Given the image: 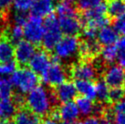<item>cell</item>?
<instances>
[{"mask_svg":"<svg viewBox=\"0 0 125 124\" xmlns=\"http://www.w3.org/2000/svg\"><path fill=\"white\" fill-rule=\"evenodd\" d=\"M3 36H5L13 45L14 44L17 45L18 42L22 40V38L24 37L23 27L18 26V25H13L9 28H4Z\"/></svg>","mask_w":125,"mask_h":124,"instance_id":"cell-22","label":"cell"},{"mask_svg":"<svg viewBox=\"0 0 125 124\" xmlns=\"http://www.w3.org/2000/svg\"><path fill=\"white\" fill-rule=\"evenodd\" d=\"M70 74L76 80L92 81L97 79L98 70L91 61L81 60L70 67Z\"/></svg>","mask_w":125,"mask_h":124,"instance_id":"cell-7","label":"cell"},{"mask_svg":"<svg viewBox=\"0 0 125 124\" xmlns=\"http://www.w3.org/2000/svg\"><path fill=\"white\" fill-rule=\"evenodd\" d=\"M80 39L77 36H66L54 48L55 58L58 60H69L80 54Z\"/></svg>","mask_w":125,"mask_h":124,"instance_id":"cell-4","label":"cell"},{"mask_svg":"<svg viewBox=\"0 0 125 124\" xmlns=\"http://www.w3.org/2000/svg\"><path fill=\"white\" fill-rule=\"evenodd\" d=\"M25 101L28 110L40 118L50 115L56 109L53 107L58 103L54 92L41 86H38L28 93Z\"/></svg>","mask_w":125,"mask_h":124,"instance_id":"cell-1","label":"cell"},{"mask_svg":"<svg viewBox=\"0 0 125 124\" xmlns=\"http://www.w3.org/2000/svg\"><path fill=\"white\" fill-rule=\"evenodd\" d=\"M125 78V70L120 65H111L105 69L103 73L104 82L111 89L120 88L123 85Z\"/></svg>","mask_w":125,"mask_h":124,"instance_id":"cell-10","label":"cell"},{"mask_svg":"<svg viewBox=\"0 0 125 124\" xmlns=\"http://www.w3.org/2000/svg\"><path fill=\"white\" fill-rule=\"evenodd\" d=\"M15 124H41V118L23 106L15 115Z\"/></svg>","mask_w":125,"mask_h":124,"instance_id":"cell-15","label":"cell"},{"mask_svg":"<svg viewBox=\"0 0 125 124\" xmlns=\"http://www.w3.org/2000/svg\"><path fill=\"white\" fill-rule=\"evenodd\" d=\"M57 13L58 16H62V15L73 14L78 12L77 6L73 4L72 0H60L58 5H57Z\"/></svg>","mask_w":125,"mask_h":124,"instance_id":"cell-27","label":"cell"},{"mask_svg":"<svg viewBox=\"0 0 125 124\" xmlns=\"http://www.w3.org/2000/svg\"><path fill=\"white\" fill-rule=\"evenodd\" d=\"M117 48H118V49H122V48H125V37H122L120 39H118V41H117Z\"/></svg>","mask_w":125,"mask_h":124,"instance_id":"cell-37","label":"cell"},{"mask_svg":"<svg viewBox=\"0 0 125 124\" xmlns=\"http://www.w3.org/2000/svg\"><path fill=\"white\" fill-rule=\"evenodd\" d=\"M42 80L50 87H57L62 84L67 79V72L59 60L54 58L48 69L41 75Z\"/></svg>","mask_w":125,"mask_h":124,"instance_id":"cell-5","label":"cell"},{"mask_svg":"<svg viewBox=\"0 0 125 124\" xmlns=\"http://www.w3.org/2000/svg\"><path fill=\"white\" fill-rule=\"evenodd\" d=\"M96 87V99L101 103H104L109 101V94H110V89L104 80L99 79L95 84Z\"/></svg>","mask_w":125,"mask_h":124,"instance_id":"cell-26","label":"cell"},{"mask_svg":"<svg viewBox=\"0 0 125 124\" xmlns=\"http://www.w3.org/2000/svg\"><path fill=\"white\" fill-rule=\"evenodd\" d=\"M0 124H15V122H13L10 120H7V121H4L3 122H1Z\"/></svg>","mask_w":125,"mask_h":124,"instance_id":"cell-39","label":"cell"},{"mask_svg":"<svg viewBox=\"0 0 125 124\" xmlns=\"http://www.w3.org/2000/svg\"><path fill=\"white\" fill-rule=\"evenodd\" d=\"M28 16L24 12H17L14 15V25L23 27L28 20Z\"/></svg>","mask_w":125,"mask_h":124,"instance_id":"cell-33","label":"cell"},{"mask_svg":"<svg viewBox=\"0 0 125 124\" xmlns=\"http://www.w3.org/2000/svg\"><path fill=\"white\" fill-rule=\"evenodd\" d=\"M80 124H100V121L95 116H90V117L84 119Z\"/></svg>","mask_w":125,"mask_h":124,"instance_id":"cell-35","label":"cell"},{"mask_svg":"<svg viewBox=\"0 0 125 124\" xmlns=\"http://www.w3.org/2000/svg\"><path fill=\"white\" fill-rule=\"evenodd\" d=\"M44 34L42 38V47L46 51H51L61 39L62 32L58 18L53 14L49 15L43 21Z\"/></svg>","mask_w":125,"mask_h":124,"instance_id":"cell-3","label":"cell"},{"mask_svg":"<svg viewBox=\"0 0 125 124\" xmlns=\"http://www.w3.org/2000/svg\"><path fill=\"white\" fill-rule=\"evenodd\" d=\"M3 30H0V39H1V38H2V33H3Z\"/></svg>","mask_w":125,"mask_h":124,"instance_id":"cell-41","label":"cell"},{"mask_svg":"<svg viewBox=\"0 0 125 124\" xmlns=\"http://www.w3.org/2000/svg\"><path fill=\"white\" fill-rule=\"evenodd\" d=\"M61 124H80V123H78V122H76V121H70V122H66V121H64V122H62Z\"/></svg>","mask_w":125,"mask_h":124,"instance_id":"cell-40","label":"cell"},{"mask_svg":"<svg viewBox=\"0 0 125 124\" xmlns=\"http://www.w3.org/2000/svg\"><path fill=\"white\" fill-rule=\"evenodd\" d=\"M35 53L36 47L34 44L27 40H21L15 48V58L17 64L20 66L28 64Z\"/></svg>","mask_w":125,"mask_h":124,"instance_id":"cell-11","label":"cell"},{"mask_svg":"<svg viewBox=\"0 0 125 124\" xmlns=\"http://www.w3.org/2000/svg\"><path fill=\"white\" fill-rule=\"evenodd\" d=\"M41 124H58V123H57L56 120H54L51 117H49V118H47L46 120H44V121H42Z\"/></svg>","mask_w":125,"mask_h":124,"instance_id":"cell-38","label":"cell"},{"mask_svg":"<svg viewBox=\"0 0 125 124\" xmlns=\"http://www.w3.org/2000/svg\"><path fill=\"white\" fill-rule=\"evenodd\" d=\"M59 24L61 32L66 36H77L81 30V17L79 12L59 16Z\"/></svg>","mask_w":125,"mask_h":124,"instance_id":"cell-8","label":"cell"},{"mask_svg":"<svg viewBox=\"0 0 125 124\" xmlns=\"http://www.w3.org/2000/svg\"><path fill=\"white\" fill-rule=\"evenodd\" d=\"M36 0H14V8L17 12H24L26 13L28 9H31L33 4Z\"/></svg>","mask_w":125,"mask_h":124,"instance_id":"cell-30","label":"cell"},{"mask_svg":"<svg viewBox=\"0 0 125 124\" xmlns=\"http://www.w3.org/2000/svg\"><path fill=\"white\" fill-rule=\"evenodd\" d=\"M105 3V0H77V8L85 11L95 8Z\"/></svg>","mask_w":125,"mask_h":124,"instance_id":"cell-28","label":"cell"},{"mask_svg":"<svg viewBox=\"0 0 125 124\" xmlns=\"http://www.w3.org/2000/svg\"><path fill=\"white\" fill-rule=\"evenodd\" d=\"M111 114L113 124H125V98L114 104Z\"/></svg>","mask_w":125,"mask_h":124,"instance_id":"cell-24","label":"cell"},{"mask_svg":"<svg viewBox=\"0 0 125 124\" xmlns=\"http://www.w3.org/2000/svg\"><path fill=\"white\" fill-rule=\"evenodd\" d=\"M51 62L52 60L48 51H46L44 49H40L34 54L28 65L33 72L42 75L48 69Z\"/></svg>","mask_w":125,"mask_h":124,"instance_id":"cell-12","label":"cell"},{"mask_svg":"<svg viewBox=\"0 0 125 124\" xmlns=\"http://www.w3.org/2000/svg\"><path fill=\"white\" fill-rule=\"evenodd\" d=\"M17 104L12 98L0 99V118L5 121L10 120L12 117H15L17 113Z\"/></svg>","mask_w":125,"mask_h":124,"instance_id":"cell-19","label":"cell"},{"mask_svg":"<svg viewBox=\"0 0 125 124\" xmlns=\"http://www.w3.org/2000/svg\"><path fill=\"white\" fill-rule=\"evenodd\" d=\"M14 45L5 36H3L2 33V38L0 39V64L14 61Z\"/></svg>","mask_w":125,"mask_h":124,"instance_id":"cell-18","label":"cell"},{"mask_svg":"<svg viewBox=\"0 0 125 124\" xmlns=\"http://www.w3.org/2000/svg\"><path fill=\"white\" fill-rule=\"evenodd\" d=\"M80 111L77 107L76 103L72 101L67 102L62 104L59 109H55L50 114V117L54 120L58 121L59 119H61L66 122L75 121L79 118Z\"/></svg>","mask_w":125,"mask_h":124,"instance_id":"cell-9","label":"cell"},{"mask_svg":"<svg viewBox=\"0 0 125 124\" xmlns=\"http://www.w3.org/2000/svg\"><path fill=\"white\" fill-rule=\"evenodd\" d=\"M119 49L117 46L111 45L105 46L101 50V56L102 61L106 64H112L113 62L118 59Z\"/></svg>","mask_w":125,"mask_h":124,"instance_id":"cell-25","label":"cell"},{"mask_svg":"<svg viewBox=\"0 0 125 124\" xmlns=\"http://www.w3.org/2000/svg\"><path fill=\"white\" fill-rule=\"evenodd\" d=\"M125 98V90L122 89V87L120 88H113L110 90L109 94V101L117 103L119 101H121L122 99Z\"/></svg>","mask_w":125,"mask_h":124,"instance_id":"cell-31","label":"cell"},{"mask_svg":"<svg viewBox=\"0 0 125 124\" xmlns=\"http://www.w3.org/2000/svg\"><path fill=\"white\" fill-rule=\"evenodd\" d=\"M55 7L54 0H36L31 7V15L38 17H48L52 14Z\"/></svg>","mask_w":125,"mask_h":124,"instance_id":"cell-16","label":"cell"},{"mask_svg":"<svg viewBox=\"0 0 125 124\" xmlns=\"http://www.w3.org/2000/svg\"><path fill=\"white\" fill-rule=\"evenodd\" d=\"M118 32L114 28L106 26L101 28L97 34V40L100 45L111 46L114 45V43L118 41Z\"/></svg>","mask_w":125,"mask_h":124,"instance_id":"cell-17","label":"cell"},{"mask_svg":"<svg viewBox=\"0 0 125 124\" xmlns=\"http://www.w3.org/2000/svg\"><path fill=\"white\" fill-rule=\"evenodd\" d=\"M118 62L119 65L122 67V69H125V48L119 49L118 53Z\"/></svg>","mask_w":125,"mask_h":124,"instance_id":"cell-34","label":"cell"},{"mask_svg":"<svg viewBox=\"0 0 125 124\" xmlns=\"http://www.w3.org/2000/svg\"><path fill=\"white\" fill-rule=\"evenodd\" d=\"M53 92L57 100L63 104L72 101L78 94L76 86L71 81H65L62 84L57 86Z\"/></svg>","mask_w":125,"mask_h":124,"instance_id":"cell-14","label":"cell"},{"mask_svg":"<svg viewBox=\"0 0 125 124\" xmlns=\"http://www.w3.org/2000/svg\"><path fill=\"white\" fill-rule=\"evenodd\" d=\"M114 28L118 32V34H121L122 35V37H125V15L115 20Z\"/></svg>","mask_w":125,"mask_h":124,"instance_id":"cell-32","label":"cell"},{"mask_svg":"<svg viewBox=\"0 0 125 124\" xmlns=\"http://www.w3.org/2000/svg\"><path fill=\"white\" fill-rule=\"evenodd\" d=\"M100 124H113V121H112V120L108 116L107 114L104 113L103 118H102L101 121H100Z\"/></svg>","mask_w":125,"mask_h":124,"instance_id":"cell-36","label":"cell"},{"mask_svg":"<svg viewBox=\"0 0 125 124\" xmlns=\"http://www.w3.org/2000/svg\"><path fill=\"white\" fill-rule=\"evenodd\" d=\"M12 86L16 88L18 94L29 93L39 84V78L31 69L23 68L16 70L9 78Z\"/></svg>","mask_w":125,"mask_h":124,"instance_id":"cell-2","label":"cell"},{"mask_svg":"<svg viewBox=\"0 0 125 124\" xmlns=\"http://www.w3.org/2000/svg\"><path fill=\"white\" fill-rule=\"evenodd\" d=\"M77 91L82 97L93 100L96 99V87L91 81L86 80H76L75 83Z\"/></svg>","mask_w":125,"mask_h":124,"instance_id":"cell-20","label":"cell"},{"mask_svg":"<svg viewBox=\"0 0 125 124\" xmlns=\"http://www.w3.org/2000/svg\"><path fill=\"white\" fill-rule=\"evenodd\" d=\"M24 37L27 41H29L32 44H39L42 40L44 34L43 20L41 17L30 15L28 17L26 24L23 26Z\"/></svg>","mask_w":125,"mask_h":124,"instance_id":"cell-6","label":"cell"},{"mask_svg":"<svg viewBox=\"0 0 125 124\" xmlns=\"http://www.w3.org/2000/svg\"><path fill=\"white\" fill-rule=\"evenodd\" d=\"M17 69V62L12 61L9 63L0 64V76L3 78H10Z\"/></svg>","mask_w":125,"mask_h":124,"instance_id":"cell-29","label":"cell"},{"mask_svg":"<svg viewBox=\"0 0 125 124\" xmlns=\"http://www.w3.org/2000/svg\"><path fill=\"white\" fill-rule=\"evenodd\" d=\"M107 12L110 17L119 18L125 15V0H108Z\"/></svg>","mask_w":125,"mask_h":124,"instance_id":"cell-21","label":"cell"},{"mask_svg":"<svg viewBox=\"0 0 125 124\" xmlns=\"http://www.w3.org/2000/svg\"><path fill=\"white\" fill-rule=\"evenodd\" d=\"M123 86H124V89H125V78H124V81H123Z\"/></svg>","mask_w":125,"mask_h":124,"instance_id":"cell-42","label":"cell"},{"mask_svg":"<svg viewBox=\"0 0 125 124\" xmlns=\"http://www.w3.org/2000/svg\"><path fill=\"white\" fill-rule=\"evenodd\" d=\"M76 105L80 113L82 116H89L91 114L95 113V107H96V104L94 103L93 101L88 98L85 97H79L77 98L76 100Z\"/></svg>","mask_w":125,"mask_h":124,"instance_id":"cell-23","label":"cell"},{"mask_svg":"<svg viewBox=\"0 0 125 124\" xmlns=\"http://www.w3.org/2000/svg\"><path fill=\"white\" fill-rule=\"evenodd\" d=\"M101 50V45L97 39H83L80 44V57L84 61H92Z\"/></svg>","mask_w":125,"mask_h":124,"instance_id":"cell-13","label":"cell"}]
</instances>
